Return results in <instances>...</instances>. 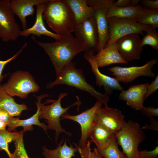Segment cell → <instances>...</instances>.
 I'll return each mask as SVG.
<instances>
[{
    "mask_svg": "<svg viewBox=\"0 0 158 158\" xmlns=\"http://www.w3.org/2000/svg\"><path fill=\"white\" fill-rule=\"evenodd\" d=\"M32 39L45 51L53 65L57 75L62 68L72 61L78 54L86 51L82 43L72 33L52 43H44Z\"/></svg>",
    "mask_w": 158,
    "mask_h": 158,
    "instance_id": "cell-1",
    "label": "cell"
},
{
    "mask_svg": "<svg viewBox=\"0 0 158 158\" xmlns=\"http://www.w3.org/2000/svg\"><path fill=\"white\" fill-rule=\"evenodd\" d=\"M43 18L49 27L61 37L73 31L75 25L73 16L63 0H49L46 4Z\"/></svg>",
    "mask_w": 158,
    "mask_h": 158,
    "instance_id": "cell-2",
    "label": "cell"
},
{
    "mask_svg": "<svg viewBox=\"0 0 158 158\" xmlns=\"http://www.w3.org/2000/svg\"><path fill=\"white\" fill-rule=\"evenodd\" d=\"M56 75L55 80L47 84V88L51 89L61 84L73 86L89 93L97 100L101 101L105 106H107L110 96L105 93L103 94L96 90L87 81L82 69L76 67L75 62L72 61L64 66Z\"/></svg>",
    "mask_w": 158,
    "mask_h": 158,
    "instance_id": "cell-3",
    "label": "cell"
},
{
    "mask_svg": "<svg viewBox=\"0 0 158 158\" xmlns=\"http://www.w3.org/2000/svg\"><path fill=\"white\" fill-rule=\"evenodd\" d=\"M118 145L127 158H139V144L145 140L146 135L139 124L129 120L115 134Z\"/></svg>",
    "mask_w": 158,
    "mask_h": 158,
    "instance_id": "cell-4",
    "label": "cell"
},
{
    "mask_svg": "<svg viewBox=\"0 0 158 158\" xmlns=\"http://www.w3.org/2000/svg\"><path fill=\"white\" fill-rule=\"evenodd\" d=\"M68 95L67 92L60 94L56 100L53 101L50 105H45L41 103L40 106V114L39 118L46 120L48 129L53 130L55 131V140L56 143L60 133H64L69 136L72 135L71 133L67 132L61 125L60 120L61 116L67 112L71 107L75 105L79 107L81 104V101L78 96H76L77 100L72 104L65 108H63L61 105L62 99Z\"/></svg>",
    "mask_w": 158,
    "mask_h": 158,
    "instance_id": "cell-5",
    "label": "cell"
},
{
    "mask_svg": "<svg viewBox=\"0 0 158 158\" xmlns=\"http://www.w3.org/2000/svg\"><path fill=\"white\" fill-rule=\"evenodd\" d=\"M2 86L10 96H17L21 99L26 98L29 94L37 92L40 89L32 75L22 71L13 73L7 82Z\"/></svg>",
    "mask_w": 158,
    "mask_h": 158,
    "instance_id": "cell-6",
    "label": "cell"
},
{
    "mask_svg": "<svg viewBox=\"0 0 158 158\" xmlns=\"http://www.w3.org/2000/svg\"><path fill=\"white\" fill-rule=\"evenodd\" d=\"M103 104L99 100H97L94 105L76 115H71L67 112L63 114L61 119H67L77 122L81 127V135L78 145V152L80 154L84 152L90 148V142L88 141L90 128L93 123L95 115Z\"/></svg>",
    "mask_w": 158,
    "mask_h": 158,
    "instance_id": "cell-7",
    "label": "cell"
},
{
    "mask_svg": "<svg viewBox=\"0 0 158 158\" xmlns=\"http://www.w3.org/2000/svg\"><path fill=\"white\" fill-rule=\"evenodd\" d=\"M107 19L109 37L105 46L116 42L119 38L131 34L136 33L143 35L144 32H146L152 27L139 24L135 19L116 17Z\"/></svg>",
    "mask_w": 158,
    "mask_h": 158,
    "instance_id": "cell-8",
    "label": "cell"
},
{
    "mask_svg": "<svg viewBox=\"0 0 158 158\" xmlns=\"http://www.w3.org/2000/svg\"><path fill=\"white\" fill-rule=\"evenodd\" d=\"M110 0H86L88 5L93 8L98 34V52L103 49L109 37L107 18Z\"/></svg>",
    "mask_w": 158,
    "mask_h": 158,
    "instance_id": "cell-9",
    "label": "cell"
},
{
    "mask_svg": "<svg viewBox=\"0 0 158 158\" xmlns=\"http://www.w3.org/2000/svg\"><path fill=\"white\" fill-rule=\"evenodd\" d=\"M10 0H0V37L4 42L16 41L21 30L11 10Z\"/></svg>",
    "mask_w": 158,
    "mask_h": 158,
    "instance_id": "cell-10",
    "label": "cell"
},
{
    "mask_svg": "<svg viewBox=\"0 0 158 158\" xmlns=\"http://www.w3.org/2000/svg\"><path fill=\"white\" fill-rule=\"evenodd\" d=\"M157 62V59L154 58L142 66L128 67L115 66L109 68L108 70L112 73L111 74L115 76L119 82L130 83L139 77L154 78L155 74L152 69Z\"/></svg>",
    "mask_w": 158,
    "mask_h": 158,
    "instance_id": "cell-11",
    "label": "cell"
},
{
    "mask_svg": "<svg viewBox=\"0 0 158 158\" xmlns=\"http://www.w3.org/2000/svg\"><path fill=\"white\" fill-rule=\"evenodd\" d=\"M75 37L83 44L86 51L93 53L97 50L98 34L96 21L94 16L76 24L73 31Z\"/></svg>",
    "mask_w": 158,
    "mask_h": 158,
    "instance_id": "cell-12",
    "label": "cell"
},
{
    "mask_svg": "<svg viewBox=\"0 0 158 158\" xmlns=\"http://www.w3.org/2000/svg\"><path fill=\"white\" fill-rule=\"evenodd\" d=\"M141 41L139 34L134 33L123 36L116 41L118 51L127 63L140 58L143 49Z\"/></svg>",
    "mask_w": 158,
    "mask_h": 158,
    "instance_id": "cell-13",
    "label": "cell"
},
{
    "mask_svg": "<svg viewBox=\"0 0 158 158\" xmlns=\"http://www.w3.org/2000/svg\"><path fill=\"white\" fill-rule=\"evenodd\" d=\"M94 122L101 125L115 134L121 129L126 122L124 116L120 109L109 107L107 106L99 109Z\"/></svg>",
    "mask_w": 158,
    "mask_h": 158,
    "instance_id": "cell-14",
    "label": "cell"
},
{
    "mask_svg": "<svg viewBox=\"0 0 158 158\" xmlns=\"http://www.w3.org/2000/svg\"><path fill=\"white\" fill-rule=\"evenodd\" d=\"M94 53L85 51L84 58L89 63L91 71L96 78V85L100 87L103 86L105 93L110 96L114 90L122 91L124 89L116 78H112L102 73L99 71L94 57Z\"/></svg>",
    "mask_w": 158,
    "mask_h": 158,
    "instance_id": "cell-15",
    "label": "cell"
},
{
    "mask_svg": "<svg viewBox=\"0 0 158 158\" xmlns=\"http://www.w3.org/2000/svg\"><path fill=\"white\" fill-rule=\"evenodd\" d=\"M150 84L144 83L130 86L121 91L118 98L126 102V104L136 110H141L143 106L145 96Z\"/></svg>",
    "mask_w": 158,
    "mask_h": 158,
    "instance_id": "cell-16",
    "label": "cell"
},
{
    "mask_svg": "<svg viewBox=\"0 0 158 158\" xmlns=\"http://www.w3.org/2000/svg\"><path fill=\"white\" fill-rule=\"evenodd\" d=\"M49 96L48 94H44L36 97L37 101L36 102V104L37 107V111L35 114L30 118L24 120H20L19 117L15 118L11 116L7 123V126L8 127V131H13L15 130V128L17 127L22 126L23 128V130L24 132H25L27 131L32 130L33 129L32 126L36 125L42 128L46 133L47 134L48 129L47 125L40 122L39 116L40 114L41 101L44 98Z\"/></svg>",
    "mask_w": 158,
    "mask_h": 158,
    "instance_id": "cell-17",
    "label": "cell"
},
{
    "mask_svg": "<svg viewBox=\"0 0 158 158\" xmlns=\"http://www.w3.org/2000/svg\"><path fill=\"white\" fill-rule=\"evenodd\" d=\"M49 0H10V8L14 15L19 18L23 30L27 29L26 17L33 16L35 13L34 6L39 4L47 3Z\"/></svg>",
    "mask_w": 158,
    "mask_h": 158,
    "instance_id": "cell-18",
    "label": "cell"
},
{
    "mask_svg": "<svg viewBox=\"0 0 158 158\" xmlns=\"http://www.w3.org/2000/svg\"><path fill=\"white\" fill-rule=\"evenodd\" d=\"M46 3H42L36 6V17L34 24L31 27L21 31L20 36L27 37L31 34H33L40 37L42 35H44L52 38L56 41L61 38V37L56 33L47 29L44 25L43 14Z\"/></svg>",
    "mask_w": 158,
    "mask_h": 158,
    "instance_id": "cell-19",
    "label": "cell"
},
{
    "mask_svg": "<svg viewBox=\"0 0 158 158\" xmlns=\"http://www.w3.org/2000/svg\"><path fill=\"white\" fill-rule=\"evenodd\" d=\"M94 57L98 68L114 63H127L120 55L116 42L105 46L97 54L94 55Z\"/></svg>",
    "mask_w": 158,
    "mask_h": 158,
    "instance_id": "cell-20",
    "label": "cell"
},
{
    "mask_svg": "<svg viewBox=\"0 0 158 158\" xmlns=\"http://www.w3.org/2000/svg\"><path fill=\"white\" fill-rule=\"evenodd\" d=\"M63 0L72 13L75 25L94 16V10L87 5L86 0Z\"/></svg>",
    "mask_w": 158,
    "mask_h": 158,
    "instance_id": "cell-21",
    "label": "cell"
},
{
    "mask_svg": "<svg viewBox=\"0 0 158 158\" xmlns=\"http://www.w3.org/2000/svg\"><path fill=\"white\" fill-rule=\"evenodd\" d=\"M101 125L93 122L90 130V138L96 145L97 150L100 149L108 145L115 136Z\"/></svg>",
    "mask_w": 158,
    "mask_h": 158,
    "instance_id": "cell-22",
    "label": "cell"
},
{
    "mask_svg": "<svg viewBox=\"0 0 158 158\" xmlns=\"http://www.w3.org/2000/svg\"><path fill=\"white\" fill-rule=\"evenodd\" d=\"M64 141L62 139L58 144V147L54 149L49 150L44 146L42 148V154L45 158H72L75 156V153L78 152L77 145L75 147L70 143V146L67 145L66 139L62 145Z\"/></svg>",
    "mask_w": 158,
    "mask_h": 158,
    "instance_id": "cell-23",
    "label": "cell"
},
{
    "mask_svg": "<svg viewBox=\"0 0 158 158\" xmlns=\"http://www.w3.org/2000/svg\"><path fill=\"white\" fill-rule=\"evenodd\" d=\"M12 97L0 85V109L6 111L11 116H20L23 111L28 109L27 107L24 104L17 103Z\"/></svg>",
    "mask_w": 158,
    "mask_h": 158,
    "instance_id": "cell-24",
    "label": "cell"
},
{
    "mask_svg": "<svg viewBox=\"0 0 158 158\" xmlns=\"http://www.w3.org/2000/svg\"><path fill=\"white\" fill-rule=\"evenodd\" d=\"M114 0H110L107 15V18L111 17L119 18L137 19L143 7L140 5L119 8L114 5Z\"/></svg>",
    "mask_w": 158,
    "mask_h": 158,
    "instance_id": "cell-25",
    "label": "cell"
},
{
    "mask_svg": "<svg viewBox=\"0 0 158 158\" xmlns=\"http://www.w3.org/2000/svg\"><path fill=\"white\" fill-rule=\"evenodd\" d=\"M97 150L104 158H127L125 154L119 150L115 135L108 145Z\"/></svg>",
    "mask_w": 158,
    "mask_h": 158,
    "instance_id": "cell-26",
    "label": "cell"
},
{
    "mask_svg": "<svg viewBox=\"0 0 158 158\" xmlns=\"http://www.w3.org/2000/svg\"><path fill=\"white\" fill-rule=\"evenodd\" d=\"M21 130L18 132H10L6 129L0 130V151L4 150L6 153L9 158H16L10 151L8 143L15 141L19 137Z\"/></svg>",
    "mask_w": 158,
    "mask_h": 158,
    "instance_id": "cell-27",
    "label": "cell"
},
{
    "mask_svg": "<svg viewBox=\"0 0 158 158\" xmlns=\"http://www.w3.org/2000/svg\"><path fill=\"white\" fill-rule=\"evenodd\" d=\"M137 21L139 24L150 25L156 29L158 27V10H149L143 7Z\"/></svg>",
    "mask_w": 158,
    "mask_h": 158,
    "instance_id": "cell-28",
    "label": "cell"
},
{
    "mask_svg": "<svg viewBox=\"0 0 158 158\" xmlns=\"http://www.w3.org/2000/svg\"><path fill=\"white\" fill-rule=\"evenodd\" d=\"M141 41V45L144 47L145 45H149L154 49L158 50V33L156 29L152 27L146 32Z\"/></svg>",
    "mask_w": 158,
    "mask_h": 158,
    "instance_id": "cell-29",
    "label": "cell"
},
{
    "mask_svg": "<svg viewBox=\"0 0 158 158\" xmlns=\"http://www.w3.org/2000/svg\"><path fill=\"white\" fill-rule=\"evenodd\" d=\"M23 130H21L19 137L15 142V149L12 153L16 158H30L25 147L23 140Z\"/></svg>",
    "mask_w": 158,
    "mask_h": 158,
    "instance_id": "cell-30",
    "label": "cell"
},
{
    "mask_svg": "<svg viewBox=\"0 0 158 158\" xmlns=\"http://www.w3.org/2000/svg\"><path fill=\"white\" fill-rule=\"evenodd\" d=\"M27 44V43L25 42L18 52L9 59L5 61L0 60V84L4 76L2 75V72L5 66L8 63L15 59L26 47Z\"/></svg>",
    "mask_w": 158,
    "mask_h": 158,
    "instance_id": "cell-31",
    "label": "cell"
},
{
    "mask_svg": "<svg viewBox=\"0 0 158 158\" xmlns=\"http://www.w3.org/2000/svg\"><path fill=\"white\" fill-rule=\"evenodd\" d=\"M158 155V146H157L152 150L146 149L139 151V158H157Z\"/></svg>",
    "mask_w": 158,
    "mask_h": 158,
    "instance_id": "cell-32",
    "label": "cell"
},
{
    "mask_svg": "<svg viewBox=\"0 0 158 158\" xmlns=\"http://www.w3.org/2000/svg\"><path fill=\"white\" fill-rule=\"evenodd\" d=\"M158 89V75H157L148 86L145 96V100L155 92Z\"/></svg>",
    "mask_w": 158,
    "mask_h": 158,
    "instance_id": "cell-33",
    "label": "cell"
},
{
    "mask_svg": "<svg viewBox=\"0 0 158 158\" xmlns=\"http://www.w3.org/2000/svg\"><path fill=\"white\" fill-rule=\"evenodd\" d=\"M140 2L145 8L151 10H158V0H141Z\"/></svg>",
    "mask_w": 158,
    "mask_h": 158,
    "instance_id": "cell-34",
    "label": "cell"
},
{
    "mask_svg": "<svg viewBox=\"0 0 158 158\" xmlns=\"http://www.w3.org/2000/svg\"><path fill=\"white\" fill-rule=\"evenodd\" d=\"M141 110L143 114L149 117L153 116H158V108L150 106L145 107L143 106Z\"/></svg>",
    "mask_w": 158,
    "mask_h": 158,
    "instance_id": "cell-35",
    "label": "cell"
},
{
    "mask_svg": "<svg viewBox=\"0 0 158 158\" xmlns=\"http://www.w3.org/2000/svg\"><path fill=\"white\" fill-rule=\"evenodd\" d=\"M149 121L150 123V125L145 124L142 127V129H148L150 130L158 131V121L152 116L149 117Z\"/></svg>",
    "mask_w": 158,
    "mask_h": 158,
    "instance_id": "cell-36",
    "label": "cell"
},
{
    "mask_svg": "<svg viewBox=\"0 0 158 158\" xmlns=\"http://www.w3.org/2000/svg\"><path fill=\"white\" fill-rule=\"evenodd\" d=\"M11 116L5 110L0 109V121L7 124Z\"/></svg>",
    "mask_w": 158,
    "mask_h": 158,
    "instance_id": "cell-37",
    "label": "cell"
},
{
    "mask_svg": "<svg viewBox=\"0 0 158 158\" xmlns=\"http://www.w3.org/2000/svg\"><path fill=\"white\" fill-rule=\"evenodd\" d=\"M114 5L119 8H124L130 6V0H118L116 2L114 1Z\"/></svg>",
    "mask_w": 158,
    "mask_h": 158,
    "instance_id": "cell-38",
    "label": "cell"
},
{
    "mask_svg": "<svg viewBox=\"0 0 158 158\" xmlns=\"http://www.w3.org/2000/svg\"><path fill=\"white\" fill-rule=\"evenodd\" d=\"M102 156L98 153L97 148H94L93 152L90 150L86 158H102Z\"/></svg>",
    "mask_w": 158,
    "mask_h": 158,
    "instance_id": "cell-39",
    "label": "cell"
},
{
    "mask_svg": "<svg viewBox=\"0 0 158 158\" xmlns=\"http://www.w3.org/2000/svg\"><path fill=\"white\" fill-rule=\"evenodd\" d=\"M140 1V0H130V6H135L138 5Z\"/></svg>",
    "mask_w": 158,
    "mask_h": 158,
    "instance_id": "cell-40",
    "label": "cell"
},
{
    "mask_svg": "<svg viewBox=\"0 0 158 158\" xmlns=\"http://www.w3.org/2000/svg\"><path fill=\"white\" fill-rule=\"evenodd\" d=\"M7 126L6 123L0 121V130H5Z\"/></svg>",
    "mask_w": 158,
    "mask_h": 158,
    "instance_id": "cell-41",
    "label": "cell"
}]
</instances>
